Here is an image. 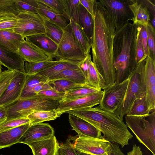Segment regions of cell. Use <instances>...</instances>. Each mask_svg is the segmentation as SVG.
Segmentation results:
<instances>
[{"instance_id":"cell-44","label":"cell","mask_w":155,"mask_h":155,"mask_svg":"<svg viewBox=\"0 0 155 155\" xmlns=\"http://www.w3.org/2000/svg\"><path fill=\"white\" fill-rule=\"evenodd\" d=\"M57 13L63 16V9L60 0H37Z\"/></svg>"},{"instance_id":"cell-45","label":"cell","mask_w":155,"mask_h":155,"mask_svg":"<svg viewBox=\"0 0 155 155\" xmlns=\"http://www.w3.org/2000/svg\"><path fill=\"white\" fill-rule=\"evenodd\" d=\"M58 155H78L73 143L69 139L59 145Z\"/></svg>"},{"instance_id":"cell-59","label":"cell","mask_w":155,"mask_h":155,"mask_svg":"<svg viewBox=\"0 0 155 155\" xmlns=\"http://www.w3.org/2000/svg\"></svg>"},{"instance_id":"cell-10","label":"cell","mask_w":155,"mask_h":155,"mask_svg":"<svg viewBox=\"0 0 155 155\" xmlns=\"http://www.w3.org/2000/svg\"><path fill=\"white\" fill-rule=\"evenodd\" d=\"M129 81L128 78L121 83H114L104 88L100 107L103 110L114 113L124 100Z\"/></svg>"},{"instance_id":"cell-23","label":"cell","mask_w":155,"mask_h":155,"mask_svg":"<svg viewBox=\"0 0 155 155\" xmlns=\"http://www.w3.org/2000/svg\"><path fill=\"white\" fill-rule=\"evenodd\" d=\"M0 62L8 69L25 73L24 60L17 53L9 51L0 47Z\"/></svg>"},{"instance_id":"cell-25","label":"cell","mask_w":155,"mask_h":155,"mask_svg":"<svg viewBox=\"0 0 155 155\" xmlns=\"http://www.w3.org/2000/svg\"><path fill=\"white\" fill-rule=\"evenodd\" d=\"M75 40L82 50L87 55L90 54L91 44L79 23L71 19L69 21Z\"/></svg>"},{"instance_id":"cell-31","label":"cell","mask_w":155,"mask_h":155,"mask_svg":"<svg viewBox=\"0 0 155 155\" xmlns=\"http://www.w3.org/2000/svg\"><path fill=\"white\" fill-rule=\"evenodd\" d=\"M86 79L87 84L90 87L100 90L103 89L107 87L92 62L91 58L89 61Z\"/></svg>"},{"instance_id":"cell-50","label":"cell","mask_w":155,"mask_h":155,"mask_svg":"<svg viewBox=\"0 0 155 155\" xmlns=\"http://www.w3.org/2000/svg\"><path fill=\"white\" fill-rule=\"evenodd\" d=\"M53 87L48 81L41 82L36 85L32 89V93L34 96L41 91L51 89Z\"/></svg>"},{"instance_id":"cell-17","label":"cell","mask_w":155,"mask_h":155,"mask_svg":"<svg viewBox=\"0 0 155 155\" xmlns=\"http://www.w3.org/2000/svg\"><path fill=\"white\" fill-rule=\"evenodd\" d=\"M69 121L72 130L78 133V135H83L97 138H104L101 132L91 124L74 115L68 113Z\"/></svg>"},{"instance_id":"cell-35","label":"cell","mask_w":155,"mask_h":155,"mask_svg":"<svg viewBox=\"0 0 155 155\" xmlns=\"http://www.w3.org/2000/svg\"><path fill=\"white\" fill-rule=\"evenodd\" d=\"M62 60H47L38 62L25 61L24 70L27 75L37 74L58 63Z\"/></svg>"},{"instance_id":"cell-12","label":"cell","mask_w":155,"mask_h":155,"mask_svg":"<svg viewBox=\"0 0 155 155\" xmlns=\"http://www.w3.org/2000/svg\"><path fill=\"white\" fill-rule=\"evenodd\" d=\"M103 94L101 90L98 93L72 100L62 102L57 109L58 116L68 111L82 108H90L100 104Z\"/></svg>"},{"instance_id":"cell-27","label":"cell","mask_w":155,"mask_h":155,"mask_svg":"<svg viewBox=\"0 0 155 155\" xmlns=\"http://www.w3.org/2000/svg\"><path fill=\"white\" fill-rule=\"evenodd\" d=\"M62 6L64 14L63 17L69 21L71 19L79 23L80 2V0H60Z\"/></svg>"},{"instance_id":"cell-9","label":"cell","mask_w":155,"mask_h":155,"mask_svg":"<svg viewBox=\"0 0 155 155\" xmlns=\"http://www.w3.org/2000/svg\"><path fill=\"white\" fill-rule=\"evenodd\" d=\"M16 17L17 22L13 30L24 38L34 35L45 33L43 19L38 14L20 12Z\"/></svg>"},{"instance_id":"cell-48","label":"cell","mask_w":155,"mask_h":155,"mask_svg":"<svg viewBox=\"0 0 155 155\" xmlns=\"http://www.w3.org/2000/svg\"><path fill=\"white\" fill-rule=\"evenodd\" d=\"M18 21L17 17L9 18L0 21V30L13 29Z\"/></svg>"},{"instance_id":"cell-51","label":"cell","mask_w":155,"mask_h":155,"mask_svg":"<svg viewBox=\"0 0 155 155\" xmlns=\"http://www.w3.org/2000/svg\"><path fill=\"white\" fill-rule=\"evenodd\" d=\"M143 1L148 9L150 14H152L153 18H155V4H153L150 0H143Z\"/></svg>"},{"instance_id":"cell-40","label":"cell","mask_w":155,"mask_h":155,"mask_svg":"<svg viewBox=\"0 0 155 155\" xmlns=\"http://www.w3.org/2000/svg\"><path fill=\"white\" fill-rule=\"evenodd\" d=\"M30 120L28 118H17L6 120L0 124V132L30 123Z\"/></svg>"},{"instance_id":"cell-16","label":"cell","mask_w":155,"mask_h":155,"mask_svg":"<svg viewBox=\"0 0 155 155\" xmlns=\"http://www.w3.org/2000/svg\"><path fill=\"white\" fill-rule=\"evenodd\" d=\"M17 53L25 61L29 62L51 60L43 51L25 39L21 43Z\"/></svg>"},{"instance_id":"cell-13","label":"cell","mask_w":155,"mask_h":155,"mask_svg":"<svg viewBox=\"0 0 155 155\" xmlns=\"http://www.w3.org/2000/svg\"><path fill=\"white\" fill-rule=\"evenodd\" d=\"M54 135V128L49 124L40 123L30 126L21 137L19 143L28 145L46 140Z\"/></svg>"},{"instance_id":"cell-1","label":"cell","mask_w":155,"mask_h":155,"mask_svg":"<svg viewBox=\"0 0 155 155\" xmlns=\"http://www.w3.org/2000/svg\"><path fill=\"white\" fill-rule=\"evenodd\" d=\"M93 20L92 61L107 87L116 80L113 59L116 28L110 14L99 1Z\"/></svg>"},{"instance_id":"cell-57","label":"cell","mask_w":155,"mask_h":155,"mask_svg":"<svg viewBox=\"0 0 155 155\" xmlns=\"http://www.w3.org/2000/svg\"><path fill=\"white\" fill-rule=\"evenodd\" d=\"M2 64H1V63L0 62V75L2 72Z\"/></svg>"},{"instance_id":"cell-5","label":"cell","mask_w":155,"mask_h":155,"mask_svg":"<svg viewBox=\"0 0 155 155\" xmlns=\"http://www.w3.org/2000/svg\"><path fill=\"white\" fill-rule=\"evenodd\" d=\"M140 116L125 115L126 125L138 141L155 155V110Z\"/></svg>"},{"instance_id":"cell-42","label":"cell","mask_w":155,"mask_h":155,"mask_svg":"<svg viewBox=\"0 0 155 155\" xmlns=\"http://www.w3.org/2000/svg\"><path fill=\"white\" fill-rule=\"evenodd\" d=\"M19 13L15 0H0V14H12L17 16Z\"/></svg>"},{"instance_id":"cell-21","label":"cell","mask_w":155,"mask_h":155,"mask_svg":"<svg viewBox=\"0 0 155 155\" xmlns=\"http://www.w3.org/2000/svg\"><path fill=\"white\" fill-rule=\"evenodd\" d=\"M30 126L28 123L0 132V149L19 143V139Z\"/></svg>"},{"instance_id":"cell-49","label":"cell","mask_w":155,"mask_h":155,"mask_svg":"<svg viewBox=\"0 0 155 155\" xmlns=\"http://www.w3.org/2000/svg\"><path fill=\"white\" fill-rule=\"evenodd\" d=\"M139 37L143 45L145 54L147 56L148 52L147 45V34L146 27L141 25H140Z\"/></svg>"},{"instance_id":"cell-30","label":"cell","mask_w":155,"mask_h":155,"mask_svg":"<svg viewBox=\"0 0 155 155\" xmlns=\"http://www.w3.org/2000/svg\"><path fill=\"white\" fill-rule=\"evenodd\" d=\"M38 2L39 8L37 10V14L45 17L63 29L68 25L69 23L64 17L57 14L45 5Z\"/></svg>"},{"instance_id":"cell-2","label":"cell","mask_w":155,"mask_h":155,"mask_svg":"<svg viewBox=\"0 0 155 155\" xmlns=\"http://www.w3.org/2000/svg\"><path fill=\"white\" fill-rule=\"evenodd\" d=\"M140 28V25L128 22L116 31L113 49L115 83L128 79L137 66V43Z\"/></svg>"},{"instance_id":"cell-3","label":"cell","mask_w":155,"mask_h":155,"mask_svg":"<svg viewBox=\"0 0 155 155\" xmlns=\"http://www.w3.org/2000/svg\"><path fill=\"white\" fill-rule=\"evenodd\" d=\"M89 122L102 133L103 137L111 143H117L122 148L129 144L133 137L123 120L114 113L94 108H82L68 111Z\"/></svg>"},{"instance_id":"cell-41","label":"cell","mask_w":155,"mask_h":155,"mask_svg":"<svg viewBox=\"0 0 155 155\" xmlns=\"http://www.w3.org/2000/svg\"><path fill=\"white\" fill-rule=\"evenodd\" d=\"M18 71L8 69L2 72L0 75V97Z\"/></svg>"},{"instance_id":"cell-19","label":"cell","mask_w":155,"mask_h":155,"mask_svg":"<svg viewBox=\"0 0 155 155\" xmlns=\"http://www.w3.org/2000/svg\"><path fill=\"white\" fill-rule=\"evenodd\" d=\"M129 0V7L133 15V24L146 27L150 23V13L143 0Z\"/></svg>"},{"instance_id":"cell-55","label":"cell","mask_w":155,"mask_h":155,"mask_svg":"<svg viewBox=\"0 0 155 155\" xmlns=\"http://www.w3.org/2000/svg\"><path fill=\"white\" fill-rule=\"evenodd\" d=\"M76 153L78 155H93L91 154L80 152L78 151H76Z\"/></svg>"},{"instance_id":"cell-11","label":"cell","mask_w":155,"mask_h":155,"mask_svg":"<svg viewBox=\"0 0 155 155\" xmlns=\"http://www.w3.org/2000/svg\"><path fill=\"white\" fill-rule=\"evenodd\" d=\"M110 14L115 25L116 31L133 21V15L129 7V0H100Z\"/></svg>"},{"instance_id":"cell-4","label":"cell","mask_w":155,"mask_h":155,"mask_svg":"<svg viewBox=\"0 0 155 155\" xmlns=\"http://www.w3.org/2000/svg\"><path fill=\"white\" fill-rule=\"evenodd\" d=\"M60 102L37 94L24 98H18L7 107L10 119L27 118L30 114L40 110H53L58 109Z\"/></svg>"},{"instance_id":"cell-18","label":"cell","mask_w":155,"mask_h":155,"mask_svg":"<svg viewBox=\"0 0 155 155\" xmlns=\"http://www.w3.org/2000/svg\"><path fill=\"white\" fill-rule=\"evenodd\" d=\"M25 39L37 47L48 56L50 60H53L54 58H57L58 45L45 34L32 35Z\"/></svg>"},{"instance_id":"cell-28","label":"cell","mask_w":155,"mask_h":155,"mask_svg":"<svg viewBox=\"0 0 155 155\" xmlns=\"http://www.w3.org/2000/svg\"><path fill=\"white\" fill-rule=\"evenodd\" d=\"M79 23L91 44L93 29V19L91 15L81 3Z\"/></svg>"},{"instance_id":"cell-54","label":"cell","mask_w":155,"mask_h":155,"mask_svg":"<svg viewBox=\"0 0 155 155\" xmlns=\"http://www.w3.org/2000/svg\"><path fill=\"white\" fill-rule=\"evenodd\" d=\"M16 17V16L12 14H0V21Z\"/></svg>"},{"instance_id":"cell-46","label":"cell","mask_w":155,"mask_h":155,"mask_svg":"<svg viewBox=\"0 0 155 155\" xmlns=\"http://www.w3.org/2000/svg\"><path fill=\"white\" fill-rule=\"evenodd\" d=\"M80 2L91 15L93 19L95 16L97 1L95 0H80Z\"/></svg>"},{"instance_id":"cell-33","label":"cell","mask_w":155,"mask_h":155,"mask_svg":"<svg viewBox=\"0 0 155 155\" xmlns=\"http://www.w3.org/2000/svg\"><path fill=\"white\" fill-rule=\"evenodd\" d=\"M150 109L146 95L135 99L129 110L126 115L140 116L149 114Z\"/></svg>"},{"instance_id":"cell-38","label":"cell","mask_w":155,"mask_h":155,"mask_svg":"<svg viewBox=\"0 0 155 155\" xmlns=\"http://www.w3.org/2000/svg\"><path fill=\"white\" fill-rule=\"evenodd\" d=\"M15 2L19 12L37 13L39 5L37 0H15Z\"/></svg>"},{"instance_id":"cell-43","label":"cell","mask_w":155,"mask_h":155,"mask_svg":"<svg viewBox=\"0 0 155 155\" xmlns=\"http://www.w3.org/2000/svg\"><path fill=\"white\" fill-rule=\"evenodd\" d=\"M37 94L61 102L63 99L64 93L59 92L53 87L51 89L40 91Z\"/></svg>"},{"instance_id":"cell-47","label":"cell","mask_w":155,"mask_h":155,"mask_svg":"<svg viewBox=\"0 0 155 155\" xmlns=\"http://www.w3.org/2000/svg\"><path fill=\"white\" fill-rule=\"evenodd\" d=\"M147 56L145 54L143 45L138 35L137 39L136 49V58L137 64L145 60Z\"/></svg>"},{"instance_id":"cell-56","label":"cell","mask_w":155,"mask_h":155,"mask_svg":"<svg viewBox=\"0 0 155 155\" xmlns=\"http://www.w3.org/2000/svg\"><path fill=\"white\" fill-rule=\"evenodd\" d=\"M152 25L153 28H155V18H153L152 20Z\"/></svg>"},{"instance_id":"cell-58","label":"cell","mask_w":155,"mask_h":155,"mask_svg":"<svg viewBox=\"0 0 155 155\" xmlns=\"http://www.w3.org/2000/svg\"><path fill=\"white\" fill-rule=\"evenodd\" d=\"M139 155H143V152H142V151H141V150L140 151V154H139Z\"/></svg>"},{"instance_id":"cell-24","label":"cell","mask_w":155,"mask_h":155,"mask_svg":"<svg viewBox=\"0 0 155 155\" xmlns=\"http://www.w3.org/2000/svg\"><path fill=\"white\" fill-rule=\"evenodd\" d=\"M58 79L65 80L77 83L87 85L86 78L80 69L64 70L48 78V81L50 82Z\"/></svg>"},{"instance_id":"cell-52","label":"cell","mask_w":155,"mask_h":155,"mask_svg":"<svg viewBox=\"0 0 155 155\" xmlns=\"http://www.w3.org/2000/svg\"><path fill=\"white\" fill-rule=\"evenodd\" d=\"M7 110L3 106H0V124L5 121L7 118Z\"/></svg>"},{"instance_id":"cell-32","label":"cell","mask_w":155,"mask_h":155,"mask_svg":"<svg viewBox=\"0 0 155 155\" xmlns=\"http://www.w3.org/2000/svg\"><path fill=\"white\" fill-rule=\"evenodd\" d=\"M41 16L45 30V34L58 45L62 38L64 29L45 17Z\"/></svg>"},{"instance_id":"cell-14","label":"cell","mask_w":155,"mask_h":155,"mask_svg":"<svg viewBox=\"0 0 155 155\" xmlns=\"http://www.w3.org/2000/svg\"><path fill=\"white\" fill-rule=\"evenodd\" d=\"M26 74L18 71L0 97V106L5 107L20 97L25 84Z\"/></svg>"},{"instance_id":"cell-37","label":"cell","mask_w":155,"mask_h":155,"mask_svg":"<svg viewBox=\"0 0 155 155\" xmlns=\"http://www.w3.org/2000/svg\"><path fill=\"white\" fill-rule=\"evenodd\" d=\"M50 83L54 85L53 87L57 91L64 93L67 91L78 87H90L87 84L77 83L63 79L56 80L50 82Z\"/></svg>"},{"instance_id":"cell-8","label":"cell","mask_w":155,"mask_h":155,"mask_svg":"<svg viewBox=\"0 0 155 155\" xmlns=\"http://www.w3.org/2000/svg\"><path fill=\"white\" fill-rule=\"evenodd\" d=\"M87 55L76 42L70 23L63 29V33L58 45L56 60L82 61Z\"/></svg>"},{"instance_id":"cell-22","label":"cell","mask_w":155,"mask_h":155,"mask_svg":"<svg viewBox=\"0 0 155 155\" xmlns=\"http://www.w3.org/2000/svg\"><path fill=\"white\" fill-rule=\"evenodd\" d=\"M25 39L13 29L0 30V47L9 51L17 53L21 43Z\"/></svg>"},{"instance_id":"cell-15","label":"cell","mask_w":155,"mask_h":155,"mask_svg":"<svg viewBox=\"0 0 155 155\" xmlns=\"http://www.w3.org/2000/svg\"><path fill=\"white\" fill-rule=\"evenodd\" d=\"M144 75L146 95L151 111L155 110V60L149 56L145 60Z\"/></svg>"},{"instance_id":"cell-26","label":"cell","mask_w":155,"mask_h":155,"mask_svg":"<svg viewBox=\"0 0 155 155\" xmlns=\"http://www.w3.org/2000/svg\"><path fill=\"white\" fill-rule=\"evenodd\" d=\"M81 61H77L62 60L55 65L40 72L37 74L45 77L48 78L55 74L66 69H80L79 65Z\"/></svg>"},{"instance_id":"cell-6","label":"cell","mask_w":155,"mask_h":155,"mask_svg":"<svg viewBox=\"0 0 155 155\" xmlns=\"http://www.w3.org/2000/svg\"><path fill=\"white\" fill-rule=\"evenodd\" d=\"M145 60L138 64L128 78L129 81L124 98L114 112L122 120L134 101L146 95L144 75Z\"/></svg>"},{"instance_id":"cell-53","label":"cell","mask_w":155,"mask_h":155,"mask_svg":"<svg viewBox=\"0 0 155 155\" xmlns=\"http://www.w3.org/2000/svg\"><path fill=\"white\" fill-rule=\"evenodd\" d=\"M141 148L135 144L133 145L132 150L127 153V155H139Z\"/></svg>"},{"instance_id":"cell-20","label":"cell","mask_w":155,"mask_h":155,"mask_svg":"<svg viewBox=\"0 0 155 155\" xmlns=\"http://www.w3.org/2000/svg\"><path fill=\"white\" fill-rule=\"evenodd\" d=\"M28 145L31 149L33 155H58L59 145L55 135Z\"/></svg>"},{"instance_id":"cell-34","label":"cell","mask_w":155,"mask_h":155,"mask_svg":"<svg viewBox=\"0 0 155 155\" xmlns=\"http://www.w3.org/2000/svg\"><path fill=\"white\" fill-rule=\"evenodd\" d=\"M101 90L89 87L76 88L65 92L63 99L61 102L72 100L87 96L98 93Z\"/></svg>"},{"instance_id":"cell-29","label":"cell","mask_w":155,"mask_h":155,"mask_svg":"<svg viewBox=\"0 0 155 155\" xmlns=\"http://www.w3.org/2000/svg\"><path fill=\"white\" fill-rule=\"evenodd\" d=\"M48 81V78L36 74L27 75L25 84L19 98H24L34 96L32 89L37 84L41 82Z\"/></svg>"},{"instance_id":"cell-7","label":"cell","mask_w":155,"mask_h":155,"mask_svg":"<svg viewBox=\"0 0 155 155\" xmlns=\"http://www.w3.org/2000/svg\"><path fill=\"white\" fill-rule=\"evenodd\" d=\"M77 136L73 143L76 151L93 155H125L117 143H111L104 138Z\"/></svg>"},{"instance_id":"cell-36","label":"cell","mask_w":155,"mask_h":155,"mask_svg":"<svg viewBox=\"0 0 155 155\" xmlns=\"http://www.w3.org/2000/svg\"><path fill=\"white\" fill-rule=\"evenodd\" d=\"M58 117L55 110L36 111L30 114L27 116V118L30 120V125L54 120Z\"/></svg>"},{"instance_id":"cell-39","label":"cell","mask_w":155,"mask_h":155,"mask_svg":"<svg viewBox=\"0 0 155 155\" xmlns=\"http://www.w3.org/2000/svg\"><path fill=\"white\" fill-rule=\"evenodd\" d=\"M146 29L147 34V45L148 54L153 59L155 60V31L154 28L150 23L147 26Z\"/></svg>"}]
</instances>
